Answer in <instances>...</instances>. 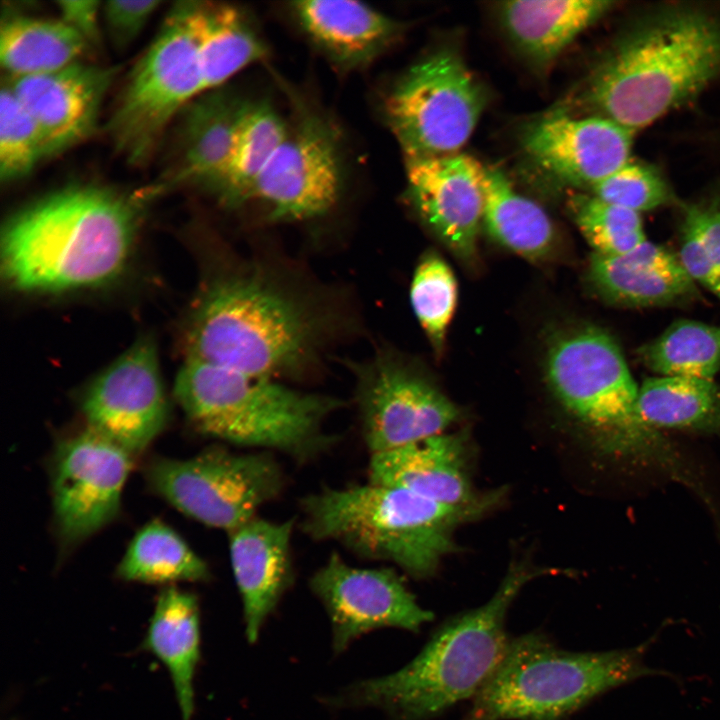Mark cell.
Listing matches in <instances>:
<instances>
[{
    "mask_svg": "<svg viewBox=\"0 0 720 720\" xmlns=\"http://www.w3.org/2000/svg\"><path fill=\"white\" fill-rule=\"evenodd\" d=\"M340 320L318 288L261 258H242L202 293L186 359L279 380L320 363Z\"/></svg>",
    "mask_w": 720,
    "mask_h": 720,
    "instance_id": "6da1fadb",
    "label": "cell"
},
{
    "mask_svg": "<svg viewBox=\"0 0 720 720\" xmlns=\"http://www.w3.org/2000/svg\"><path fill=\"white\" fill-rule=\"evenodd\" d=\"M137 198L110 188L73 185L26 206L7 223L2 267L22 291L103 285L127 264L140 217Z\"/></svg>",
    "mask_w": 720,
    "mask_h": 720,
    "instance_id": "7a4b0ae2",
    "label": "cell"
},
{
    "mask_svg": "<svg viewBox=\"0 0 720 720\" xmlns=\"http://www.w3.org/2000/svg\"><path fill=\"white\" fill-rule=\"evenodd\" d=\"M545 374L554 397L597 452L654 468L704 494L679 449L642 418L639 387L606 331L583 326L557 333L547 348Z\"/></svg>",
    "mask_w": 720,
    "mask_h": 720,
    "instance_id": "3957f363",
    "label": "cell"
},
{
    "mask_svg": "<svg viewBox=\"0 0 720 720\" xmlns=\"http://www.w3.org/2000/svg\"><path fill=\"white\" fill-rule=\"evenodd\" d=\"M538 571L513 564L483 605L453 617L401 669L353 683L327 701L333 707H369L392 720H427L474 698L506 651V617Z\"/></svg>",
    "mask_w": 720,
    "mask_h": 720,
    "instance_id": "277c9868",
    "label": "cell"
},
{
    "mask_svg": "<svg viewBox=\"0 0 720 720\" xmlns=\"http://www.w3.org/2000/svg\"><path fill=\"white\" fill-rule=\"evenodd\" d=\"M720 72V21L695 8L661 12L621 38L598 64L585 99L635 132L686 102Z\"/></svg>",
    "mask_w": 720,
    "mask_h": 720,
    "instance_id": "5b68a950",
    "label": "cell"
},
{
    "mask_svg": "<svg viewBox=\"0 0 720 720\" xmlns=\"http://www.w3.org/2000/svg\"><path fill=\"white\" fill-rule=\"evenodd\" d=\"M492 505L452 506L371 482L324 488L300 503L302 529L312 539L335 541L362 558L392 562L415 578L434 574L455 549L454 530Z\"/></svg>",
    "mask_w": 720,
    "mask_h": 720,
    "instance_id": "8992f818",
    "label": "cell"
},
{
    "mask_svg": "<svg viewBox=\"0 0 720 720\" xmlns=\"http://www.w3.org/2000/svg\"><path fill=\"white\" fill-rule=\"evenodd\" d=\"M174 394L198 432L302 461L332 443L323 424L343 405L279 380L192 359L180 368Z\"/></svg>",
    "mask_w": 720,
    "mask_h": 720,
    "instance_id": "52a82bcc",
    "label": "cell"
},
{
    "mask_svg": "<svg viewBox=\"0 0 720 720\" xmlns=\"http://www.w3.org/2000/svg\"><path fill=\"white\" fill-rule=\"evenodd\" d=\"M654 673L639 648L572 652L530 632L509 639L462 720H562L596 696Z\"/></svg>",
    "mask_w": 720,
    "mask_h": 720,
    "instance_id": "ba28073f",
    "label": "cell"
},
{
    "mask_svg": "<svg viewBox=\"0 0 720 720\" xmlns=\"http://www.w3.org/2000/svg\"><path fill=\"white\" fill-rule=\"evenodd\" d=\"M205 92L197 36V1L176 3L134 66L109 120L115 149L144 164L168 125Z\"/></svg>",
    "mask_w": 720,
    "mask_h": 720,
    "instance_id": "9c48e42d",
    "label": "cell"
},
{
    "mask_svg": "<svg viewBox=\"0 0 720 720\" xmlns=\"http://www.w3.org/2000/svg\"><path fill=\"white\" fill-rule=\"evenodd\" d=\"M486 104V89L461 56L441 49L397 81L384 109L406 158H415L458 153Z\"/></svg>",
    "mask_w": 720,
    "mask_h": 720,
    "instance_id": "30bf717a",
    "label": "cell"
},
{
    "mask_svg": "<svg viewBox=\"0 0 720 720\" xmlns=\"http://www.w3.org/2000/svg\"><path fill=\"white\" fill-rule=\"evenodd\" d=\"M151 488L185 515L228 533L257 517L280 495L284 472L269 451L210 448L185 460L161 458L147 468Z\"/></svg>",
    "mask_w": 720,
    "mask_h": 720,
    "instance_id": "8fae6325",
    "label": "cell"
},
{
    "mask_svg": "<svg viewBox=\"0 0 720 720\" xmlns=\"http://www.w3.org/2000/svg\"><path fill=\"white\" fill-rule=\"evenodd\" d=\"M364 441L371 454L445 433L457 406L423 375L388 352L351 363Z\"/></svg>",
    "mask_w": 720,
    "mask_h": 720,
    "instance_id": "7c38bea8",
    "label": "cell"
},
{
    "mask_svg": "<svg viewBox=\"0 0 720 720\" xmlns=\"http://www.w3.org/2000/svg\"><path fill=\"white\" fill-rule=\"evenodd\" d=\"M342 188V162L333 128L304 116L275 151L252 191L273 221H307L334 208Z\"/></svg>",
    "mask_w": 720,
    "mask_h": 720,
    "instance_id": "4fadbf2b",
    "label": "cell"
},
{
    "mask_svg": "<svg viewBox=\"0 0 720 720\" xmlns=\"http://www.w3.org/2000/svg\"><path fill=\"white\" fill-rule=\"evenodd\" d=\"M131 457L88 427L60 442L53 460L52 496L64 544L86 539L117 516Z\"/></svg>",
    "mask_w": 720,
    "mask_h": 720,
    "instance_id": "5bb4252c",
    "label": "cell"
},
{
    "mask_svg": "<svg viewBox=\"0 0 720 720\" xmlns=\"http://www.w3.org/2000/svg\"><path fill=\"white\" fill-rule=\"evenodd\" d=\"M309 586L329 617L335 654L372 630L418 632L434 619L395 570L354 567L337 553L312 575Z\"/></svg>",
    "mask_w": 720,
    "mask_h": 720,
    "instance_id": "9a60e30c",
    "label": "cell"
},
{
    "mask_svg": "<svg viewBox=\"0 0 720 720\" xmlns=\"http://www.w3.org/2000/svg\"><path fill=\"white\" fill-rule=\"evenodd\" d=\"M82 411L88 428L132 456L150 445L169 411L151 339L139 340L91 383Z\"/></svg>",
    "mask_w": 720,
    "mask_h": 720,
    "instance_id": "2e32d148",
    "label": "cell"
},
{
    "mask_svg": "<svg viewBox=\"0 0 720 720\" xmlns=\"http://www.w3.org/2000/svg\"><path fill=\"white\" fill-rule=\"evenodd\" d=\"M633 134L599 115L576 118L559 110L529 123L521 145L550 175L592 188L630 160Z\"/></svg>",
    "mask_w": 720,
    "mask_h": 720,
    "instance_id": "e0dca14e",
    "label": "cell"
},
{
    "mask_svg": "<svg viewBox=\"0 0 720 720\" xmlns=\"http://www.w3.org/2000/svg\"><path fill=\"white\" fill-rule=\"evenodd\" d=\"M408 190L424 222L464 261L476 255L484 209V170L473 157L406 158Z\"/></svg>",
    "mask_w": 720,
    "mask_h": 720,
    "instance_id": "ac0fdd59",
    "label": "cell"
},
{
    "mask_svg": "<svg viewBox=\"0 0 720 720\" xmlns=\"http://www.w3.org/2000/svg\"><path fill=\"white\" fill-rule=\"evenodd\" d=\"M115 73L77 61L53 72L11 78L8 87L34 120L46 158L93 133Z\"/></svg>",
    "mask_w": 720,
    "mask_h": 720,
    "instance_id": "d6986e66",
    "label": "cell"
},
{
    "mask_svg": "<svg viewBox=\"0 0 720 720\" xmlns=\"http://www.w3.org/2000/svg\"><path fill=\"white\" fill-rule=\"evenodd\" d=\"M369 482L458 507L495 503L499 497L497 492L481 495L474 490L461 434L442 433L371 454Z\"/></svg>",
    "mask_w": 720,
    "mask_h": 720,
    "instance_id": "ffe728a7",
    "label": "cell"
},
{
    "mask_svg": "<svg viewBox=\"0 0 720 720\" xmlns=\"http://www.w3.org/2000/svg\"><path fill=\"white\" fill-rule=\"evenodd\" d=\"M294 521L258 516L229 532V554L241 597L245 634L257 641L261 629L292 582Z\"/></svg>",
    "mask_w": 720,
    "mask_h": 720,
    "instance_id": "44dd1931",
    "label": "cell"
},
{
    "mask_svg": "<svg viewBox=\"0 0 720 720\" xmlns=\"http://www.w3.org/2000/svg\"><path fill=\"white\" fill-rule=\"evenodd\" d=\"M246 104L216 88L185 106L175 158L163 186L197 184L215 192L227 169Z\"/></svg>",
    "mask_w": 720,
    "mask_h": 720,
    "instance_id": "7402d4cb",
    "label": "cell"
},
{
    "mask_svg": "<svg viewBox=\"0 0 720 720\" xmlns=\"http://www.w3.org/2000/svg\"><path fill=\"white\" fill-rule=\"evenodd\" d=\"M587 278L602 298L631 308L679 304L697 291L678 255L648 240L618 256L592 253Z\"/></svg>",
    "mask_w": 720,
    "mask_h": 720,
    "instance_id": "603a6c76",
    "label": "cell"
},
{
    "mask_svg": "<svg viewBox=\"0 0 720 720\" xmlns=\"http://www.w3.org/2000/svg\"><path fill=\"white\" fill-rule=\"evenodd\" d=\"M291 9L310 40L345 71L372 63L399 37L403 27L357 1H299L293 2Z\"/></svg>",
    "mask_w": 720,
    "mask_h": 720,
    "instance_id": "cb8c5ba5",
    "label": "cell"
},
{
    "mask_svg": "<svg viewBox=\"0 0 720 720\" xmlns=\"http://www.w3.org/2000/svg\"><path fill=\"white\" fill-rule=\"evenodd\" d=\"M613 4L606 0L507 1L499 4L498 16L517 51L544 69Z\"/></svg>",
    "mask_w": 720,
    "mask_h": 720,
    "instance_id": "d4e9b609",
    "label": "cell"
},
{
    "mask_svg": "<svg viewBox=\"0 0 720 720\" xmlns=\"http://www.w3.org/2000/svg\"><path fill=\"white\" fill-rule=\"evenodd\" d=\"M144 648L166 667L182 719L191 720L195 707L194 679L200 659V612L193 594L173 586L160 593Z\"/></svg>",
    "mask_w": 720,
    "mask_h": 720,
    "instance_id": "484cf974",
    "label": "cell"
},
{
    "mask_svg": "<svg viewBox=\"0 0 720 720\" xmlns=\"http://www.w3.org/2000/svg\"><path fill=\"white\" fill-rule=\"evenodd\" d=\"M483 222L498 243L526 259L541 260L552 252L555 230L548 214L519 194L498 167L484 170Z\"/></svg>",
    "mask_w": 720,
    "mask_h": 720,
    "instance_id": "4316f807",
    "label": "cell"
},
{
    "mask_svg": "<svg viewBox=\"0 0 720 720\" xmlns=\"http://www.w3.org/2000/svg\"><path fill=\"white\" fill-rule=\"evenodd\" d=\"M85 38L59 19L13 15L0 28V62L12 77L45 74L78 61Z\"/></svg>",
    "mask_w": 720,
    "mask_h": 720,
    "instance_id": "83f0119b",
    "label": "cell"
},
{
    "mask_svg": "<svg viewBox=\"0 0 720 720\" xmlns=\"http://www.w3.org/2000/svg\"><path fill=\"white\" fill-rule=\"evenodd\" d=\"M197 36L205 92L266 54L247 14L232 5L197 2Z\"/></svg>",
    "mask_w": 720,
    "mask_h": 720,
    "instance_id": "f1b7e54d",
    "label": "cell"
},
{
    "mask_svg": "<svg viewBox=\"0 0 720 720\" xmlns=\"http://www.w3.org/2000/svg\"><path fill=\"white\" fill-rule=\"evenodd\" d=\"M642 418L655 429L720 431V385L714 380L658 376L639 387Z\"/></svg>",
    "mask_w": 720,
    "mask_h": 720,
    "instance_id": "f546056e",
    "label": "cell"
},
{
    "mask_svg": "<svg viewBox=\"0 0 720 720\" xmlns=\"http://www.w3.org/2000/svg\"><path fill=\"white\" fill-rule=\"evenodd\" d=\"M288 129L270 104L247 102L227 169L215 191L222 203L239 206L250 201L257 179Z\"/></svg>",
    "mask_w": 720,
    "mask_h": 720,
    "instance_id": "4dcf8cb0",
    "label": "cell"
},
{
    "mask_svg": "<svg viewBox=\"0 0 720 720\" xmlns=\"http://www.w3.org/2000/svg\"><path fill=\"white\" fill-rule=\"evenodd\" d=\"M117 576L155 584L204 581L210 573L206 562L179 534L155 520L136 533L117 567Z\"/></svg>",
    "mask_w": 720,
    "mask_h": 720,
    "instance_id": "1f68e13d",
    "label": "cell"
},
{
    "mask_svg": "<svg viewBox=\"0 0 720 720\" xmlns=\"http://www.w3.org/2000/svg\"><path fill=\"white\" fill-rule=\"evenodd\" d=\"M637 353L659 376L713 380L720 370V327L677 320Z\"/></svg>",
    "mask_w": 720,
    "mask_h": 720,
    "instance_id": "d6a6232c",
    "label": "cell"
},
{
    "mask_svg": "<svg viewBox=\"0 0 720 720\" xmlns=\"http://www.w3.org/2000/svg\"><path fill=\"white\" fill-rule=\"evenodd\" d=\"M570 209L593 253L618 256L647 240L640 213L594 195H575L570 199Z\"/></svg>",
    "mask_w": 720,
    "mask_h": 720,
    "instance_id": "836d02e7",
    "label": "cell"
},
{
    "mask_svg": "<svg viewBox=\"0 0 720 720\" xmlns=\"http://www.w3.org/2000/svg\"><path fill=\"white\" fill-rule=\"evenodd\" d=\"M410 301L433 348L441 352L456 306L457 284L453 271L437 253L429 252L418 263Z\"/></svg>",
    "mask_w": 720,
    "mask_h": 720,
    "instance_id": "e575fe53",
    "label": "cell"
},
{
    "mask_svg": "<svg viewBox=\"0 0 720 720\" xmlns=\"http://www.w3.org/2000/svg\"><path fill=\"white\" fill-rule=\"evenodd\" d=\"M45 157L39 130L8 86L0 94V179L10 183L26 176Z\"/></svg>",
    "mask_w": 720,
    "mask_h": 720,
    "instance_id": "d590c367",
    "label": "cell"
},
{
    "mask_svg": "<svg viewBox=\"0 0 720 720\" xmlns=\"http://www.w3.org/2000/svg\"><path fill=\"white\" fill-rule=\"evenodd\" d=\"M591 189L595 197L640 214L671 200L669 187L658 171L631 160Z\"/></svg>",
    "mask_w": 720,
    "mask_h": 720,
    "instance_id": "8d00e7d4",
    "label": "cell"
},
{
    "mask_svg": "<svg viewBox=\"0 0 720 720\" xmlns=\"http://www.w3.org/2000/svg\"><path fill=\"white\" fill-rule=\"evenodd\" d=\"M678 258L690 278L720 300V274L702 239L694 204L685 207Z\"/></svg>",
    "mask_w": 720,
    "mask_h": 720,
    "instance_id": "74e56055",
    "label": "cell"
},
{
    "mask_svg": "<svg viewBox=\"0 0 720 720\" xmlns=\"http://www.w3.org/2000/svg\"><path fill=\"white\" fill-rule=\"evenodd\" d=\"M161 4L162 2L157 0L103 2L101 16L114 48L117 50L127 48Z\"/></svg>",
    "mask_w": 720,
    "mask_h": 720,
    "instance_id": "f35d334b",
    "label": "cell"
},
{
    "mask_svg": "<svg viewBox=\"0 0 720 720\" xmlns=\"http://www.w3.org/2000/svg\"><path fill=\"white\" fill-rule=\"evenodd\" d=\"M56 4L61 20L80 33L88 43H98L100 39L101 2L94 0H62Z\"/></svg>",
    "mask_w": 720,
    "mask_h": 720,
    "instance_id": "ab89813d",
    "label": "cell"
},
{
    "mask_svg": "<svg viewBox=\"0 0 720 720\" xmlns=\"http://www.w3.org/2000/svg\"><path fill=\"white\" fill-rule=\"evenodd\" d=\"M702 239L720 274V204H694Z\"/></svg>",
    "mask_w": 720,
    "mask_h": 720,
    "instance_id": "60d3db41",
    "label": "cell"
}]
</instances>
